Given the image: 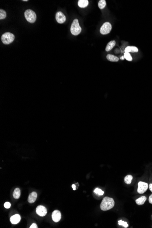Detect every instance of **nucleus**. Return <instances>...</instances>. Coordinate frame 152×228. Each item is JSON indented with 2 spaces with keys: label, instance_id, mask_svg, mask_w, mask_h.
<instances>
[{
  "label": "nucleus",
  "instance_id": "nucleus-27",
  "mask_svg": "<svg viewBox=\"0 0 152 228\" xmlns=\"http://www.w3.org/2000/svg\"><path fill=\"white\" fill-rule=\"evenodd\" d=\"M71 187H72V188H73V189L74 190H76V185H75V184H72V186H71Z\"/></svg>",
  "mask_w": 152,
  "mask_h": 228
},
{
  "label": "nucleus",
  "instance_id": "nucleus-8",
  "mask_svg": "<svg viewBox=\"0 0 152 228\" xmlns=\"http://www.w3.org/2000/svg\"><path fill=\"white\" fill-rule=\"evenodd\" d=\"M56 19L58 23L62 24L66 21V16L62 12L59 11L56 13Z\"/></svg>",
  "mask_w": 152,
  "mask_h": 228
},
{
  "label": "nucleus",
  "instance_id": "nucleus-26",
  "mask_svg": "<svg viewBox=\"0 0 152 228\" xmlns=\"http://www.w3.org/2000/svg\"><path fill=\"white\" fill-rule=\"evenodd\" d=\"M149 202L150 203L152 204V194L149 197Z\"/></svg>",
  "mask_w": 152,
  "mask_h": 228
},
{
  "label": "nucleus",
  "instance_id": "nucleus-14",
  "mask_svg": "<svg viewBox=\"0 0 152 228\" xmlns=\"http://www.w3.org/2000/svg\"><path fill=\"white\" fill-rule=\"evenodd\" d=\"M106 59L112 62H117L119 61V58L118 57L115 56L114 55H112L111 54H108L106 56Z\"/></svg>",
  "mask_w": 152,
  "mask_h": 228
},
{
  "label": "nucleus",
  "instance_id": "nucleus-4",
  "mask_svg": "<svg viewBox=\"0 0 152 228\" xmlns=\"http://www.w3.org/2000/svg\"><path fill=\"white\" fill-rule=\"evenodd\" d=\"M24 15L26 20L30 23H34L36 19V16L35 12L30 9L26 10L24 13Z\"/></svg>",
  "mask_w": 152,
  "mask_h": 228
},
{
  "label": "nucleus",
  "instance_id": "nucleus-9",
  "mask_svg": "<svg viewBox=\"0 0 152 228\" xmlns=\"http://www.w3.org/2000/svg\"><path fill=\"white\" fill-rule=\"evenodd\" d=\"M52 219L55 222H59L61 218V213L59 210H55L52 213Z\"/></svg>",
  "mask_w": 152,
  "mask_h": 228
},
{
  "label": "nucleus",
  "instance_id": "nucleus-23",
  "mask_svg": "<svg viewBox=\"0 0 152 228\" xmlns=\"http://www.w3.org/2000/svg\"><path fill=\"white\" fill-rule=\"evenodd\" d=\"M118 224L120 225L123 226L125 228H127L128 227V224H127V222H126L124 221H122V220H120L118 221Z\"/></svg>",
  "mask_w": 152,
  "mask_h": 228
},
{
  "label": "nucleus",
  "instance_id": "nucleus-10",
  "mask_svg": "<svg viewBox=\"0 0 152 228\" xmlns=\"http://www.w3.org/2000/svg\"><path fill=\"white\" fill-rule=\"evenodd\" d=\"M37 197V193L35 192H32L29 194L28 198V201L30 203L35 202Z\"/></svg>",
  "mask_w": 152,
  "mask_h": 228
},
{
  "label": "nucleus",
  "instance_id": "nucleus-19",
  "mask_svg": "<svg viewBox=\"0 0 152 228\" xmlns=\"http://www.w3.org/2000/svg\"><path fill=\"white\" fill-rule=\"evenodd\" d=\"M132 176L131 175H128L125 177L124 178V182L126 183L127 184H129L131 183Z\"/></svg>",
  "mask_w": 152,
  "mask_h": 228
},
{
  "label": "nucleus",
  "instance_id": "nucleus-3",
  "mask_svg": "<svg viewBox=\"0 0 152 228\" xmlns=\"http://www.w3.org/2000/svg\"><path fill=\"white\" fill-rule=\"evenodd\" d=\"M1 41L4 44L8 45L14 41L15 39L14 35L10 32H5L4 33L1 37Z\"/></svg>",
  "mask_w": 152,
  "mask_h": 228
},
{
  "label": "nucleus",
  "instance_id": "nucleus-12",
  "mask_svg": "<svg viewBox=\"0 0 152 228\" xmlns=\"http://www.w3.org/2000/svg\"><path fill=\"white\" fill-rule=\"evenodd\" d=\"M116 44V42L114 40L111 41L109 42L108 43V44L106 45L105 50L106 52H109L111 51V49L114 47L115 46Z\"/></svg>",
  "mask_w": 152,
  "mask_h": 228
},
{
  "label": "nucleus",
  "instance_id": "nucleus-28",
  "mask_svg": "<svg viewBox=\"0 0 152 228\" xmlns=\"http://www.w3.org/2000/svg\"><path fill=\"white\" fill-rule=\"evenodd\" d=\"M149 189H150V191L152 192V183L150 184V185H149Z\"/></svg>",
  "mask_w": 152,
  "mask_h": 228
},
{
  "label": "nucleus",
  "instance_id": "nucleus-7",
  "mask_svg": "<svg viewBox=\"0 0 152 228\" xmlns=\"http://www.w3.org/2000/svg\"><path fill=\"white\" fill-rule=\"evenodd\" d=\"M36 213L41 217L45 216L47 213V209L42 205H39L36 208Z\"/></svg>",
  "mask_w": 152,
  "mask_h": 228
},
{
  "label": "nucleus",
  "instance_id": "nucleus-6",
  "mask_svg": "<svg viewBox=\"0 0 152 228\" xmlns=\"http://www.w3.org/2000/svg\"><path fill=\"white\" fill-rule=\"evenodd\" d=\"M138 186L137 192L140 194H142L146 192L148 187L147 183L143 182H139L138 183Z\"/></svg>",
  "mask_w": 152,
  "mask_h": 228
},
{
  "label": "nucleus",
  "instance_id": "nucleus-20",
  "mask_svg": "<svg viewBox=\"0 0 152 228\" xmlns=\"http://www.w3.org/2000/svg\"><path fill=\"white\" fill-rule=\"evenodd\" d=\"M6 16V12L2 9L0 10V19L2 20L5 19Z\"/></svg>",
  "mask_w": 152,
  "mask_h": 228
},
{
  "label": "nucleus",
  "instance_id": "nucleus-24",
  "mask_svg": "<svg viewBox=\"0 0 152 228\" xmlns=\"http://www.w3.org/2000/svg\"><path fill=\"white\" fill-rule=\"evenodd\" d=\"M4 207L6 208H9L11 206V204H10V203L6 202L4 203Z\"/></svg>",
  "mask_w": 152,
  "mask_h": 228
},
{
  "label": "nucleus",
  "instance_id": "nucleus-15",
  "mask_svg": "<svg viewBox=\"0 0 152 228\" xmlns=\"http://www.w3.org/2000/svg\"><path fill=\"white\" fill-rule=\"evenodd\" d=\"M88 4L89 2L87 0H79L78 1V5L81 8L86 7Z\"/></svg>",
  "mask_w": 152,
  "mask_h": 228
},
{
  "label": "nucleus",
  "instance_id": "nucleus-16",
  "mask_svg": "<svg viewBox=\"0 0 152 228\" xmlns=\"http://www.w3.org/2000/svg\"><path fill=\"white\" fill-rule=\"evenodd\" d=\"M20 195V190L19 188H16L13 193V197L15 199H18Z\"/></svg>",
  "mask_w": 152,
  "mask_h": 228
},
{
  "label": "nucleus",
  "instance_id": "nucleus-11",
  "mask_svg": "<svg viewBox=\"0 0 152 228\" xmlns=\"http://www.w3.org/2000/svg\"><path fill=\"white\" fill-rule=\"evenodd\" d=\"M20 220V216L18 214H15L12 216L10 218V221L12 224H17L19 223Z\"/></svg>",
  "mask_w": 152,
  "mask_h": 228
},
{
  "label": "nucleus",
  "instance_id": "nucleus-2",
  "mask_svg": "<svg viewBox=\"0 0 152 228\" xmlns=\"http://www.w3.org/2000/svg\"><path fill=\"white\" fill-rule=\"evenodd\" d=\"M70 31L71 33L74 36L79 35L81 31V27L79 25L78 20L77 19H74L71 25Z\"/></svg>",
  "mask_w": 152,
  "mask_h": 228
},
{
  "label": "nucleus",
  "instance_id": "nucleus-1",
  "mask_svg": "<svg viewBox=\"0 0 152 228\" xmlns=\"http://www.w3.org/2000/svg\"><path fill=\"white\" fill-rule=\"evenodd\" d=\"M114 206L113 199L109 197H104L100 204V208L103 211H107L112 208Z\"/></svg>",
  "mask_w": 152,
  "mask_h": 228
},
{
  "label": "nucleus",
  "instance_id": "nucleus-29",
  "mask_svg": "<svg viewBox=\"0 0 152 228\" xmlns=\"http://www.w3.org/2000/svg\"><path fill=\"white\" fill-rule=\"evenodd\" d=\"M124 58H124V56H122V57H120V59H121V60H124Z\"/></svg>",
  "mask_w": 152,
  "mask_h": 228
},
{
  "label": "nucleus",
  "instance_id": "nucleus-25",
  "mask_svg": "<svg viewBox=\"0 0 152 228\" xmlns=\"http://www.w3.org/2000/svg\"><path fill=\"white\" fill-rule=\"evenodd\" d=\"M30 228H37V225L35 224V223H33L32 225H30Z\"/></svg>",
  "mask_w": 152,
  "mask_h": 228
},
{
  "label": "nucleus",
  "instance_id": "nucleus-17",
  "mask_svg": "<svg viewBox=\"0 0 152 228\" xmlns=\"http://www.w3.org/2000/svg\"><path fill=\"white\" fill-rule=\"evenodd\" d=\"M146 199L147 198L145 196H142L137 199L136 200V203L138 205H142L146 201Z\"/></svg>",
  "mask_w": 152,
  "mask_h": 228
},
{
  "label": "nucleus",
  "instance_id": "nucleus-18",
  "mask_svg": "<svg viewBox=\"0 0 152 228\" xmlns=\"http://www.w3.org/2000/svg\"><path fill=\"white\" fill-rule=\"evenodd\" d=\"M106 5V2L105 0H99L98 3V5L99 8L100 9H103Z\"/></svg>",
  "mask_w": 152,
  "mask_h": 228
},
{
  "label": "nucleus",
  "instance_id": "nucleus-22",
  "mask_svg": "<svg viewBox=\"0 0 152 228\" xmlns=\"http://www.w3.org/2000/svg\"><path fill=\"white\" fill-rule=\"evenodd\" d=\"M94 192L96 194H98L99 195H101V196L103 195L104 194V192L102 191L101 189L97 188H96L95 189V190H94Z\"/></svg>",
  "mask_w": 152,
  "mask_h": 228
},
{
  "label": "nucleus",
  "instance_id": "nucleus-5",
  "mask_svg": "<svg viewBox=\"0 0 152 228\" xmlns=\"http://www.w3.org/2000/svg\"><path fill=\"white\" fill-rule=\"evenodd\" d=\"M112 28L110 23L106 22L103 23L100 29V32L102 35H106L110 33Z\"/></svg>",
  "mask_w": 152,
  "mask_h": 228
},
{
  "label": "nucleus",
  "instance_id": "nucleus-13",
  "mask_svg": "<svg viewBox=\"0 0 152 228\" xmlns=\"http://www.w3.org/2000/svg\"><path fill=\"white\" fill-rule=\"evenodd\" d=\"M138 51V48L134 46H128L125 49V52H137Z\"/></svg>",
  "mask_w": 152,
  "mask_h": 228
},
{
  "label": "nucleus",
  "instance_id": "nucleus-21",
  "mask_svg": "<svg viewBox=\"0 0 152 228\" xmlns=\"http://www.w3.org/2000/svg\"><path fill=\"white\" fill-rule=\"evenodd\" d=\"M124 58L128 61H132V57L129 52H125L124 54Z\"/></svg>",
  "mask_w": 152,
  "mask_h": 228
}]
</instances>
